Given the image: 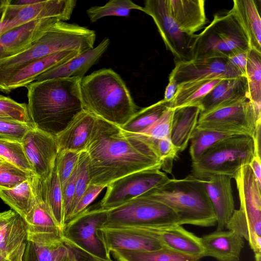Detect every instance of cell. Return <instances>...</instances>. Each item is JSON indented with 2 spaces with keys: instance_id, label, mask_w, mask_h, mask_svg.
I'll list each match as a JSON object with an SVG mask.
<instances>
[{
  "instance_id": "cell-49",
  "label": "cell",
  "mask_w": 261,
  "mask_h": 261,
  "mask_svg": "<svg viewBox=\"0 0 261 261\" xmlns=\"http://www.w3.org/2000/svg\"><path fill=\"white\" fill-rule=\"evenodd\" d=\"M249 50L234 54L227 58L229 64L240 76L246 77V66Z\"/></svg>"
},
{
  "instance_id": "cell-32",
  "label": "cell",
  "mask_w": 261,
  "mask_h": 261,
  "mask_svg": "<svg viewBox=\"0 0 261 261\" xmlns=\"http://www.w3.org/2000/svg\"><path fill=\"white\" fill-rule=\"evenodd\" d=\"M31 178L12 189H0V198L23 219L31 211L36 201Z\"/></svg>"
},
{
  "instance_id": "cell-58",
  "label": "cell",
  "mask_w": 261,
  "mask_h": 261,
  "mask_svg": "<svg viewBox=\"0 0 261 261\" xmlns=\"http://www.w3.org/2000/svg\"><path fill=\"white\" fill-rule=\"evenodd\" d=\"M0 261H9L6 258L4 257L1 254H0Z\"/></svg>"
},
{
  "instance_id": "cell-19",
  "label": "cell",
  "mask_w": 261,
  "mask_h": 261,
  "mask_svg": "<svg viewBox=\"0 0 261 261\" xmlns=\"http://www.w3.org/2000/svg\"><path fill=\"white\" fill-rule=\"evenodd\" d=\"M80 54L65 50L43 57L14 71L0 86V91L8 94L16 89L26 87L40 74L58 66Z\"/></svg>"
},
{
  "instance_id": "cell-45",
  "label": "cell",
  "mask_w": 261,
  "mask_h": 261,
  "mask_svg": "<svg viewBox=\"0 0 261 261\" xmlns=\"http://www.w3.org/2000/svg\"><path fill=\"white\" fill-rule=\"evenodd\" d=\"M33 127V124L0 117V139L21 142L26 133Z\"/></svg>"
},
{
  "instance_id": "cell-34",
  "label": "cell",
  "mask_w": 261,
  "mask_h": 261,
  "mask_svg": "<svg viewBox=\"0 0 261 261\" xmlns=\"http://www.w3.org/2000/svg\"><path fill=\"white\" fill-rule=\"evenodd\" d=\"M249 100L261 114V53L250 49L246 66Z\"/></svg>"
},
{
  "instance_id": "cell-13",
  "label": "cell",
  "mask_w": 261,
  "mask_h": 261,
  "mask_svg": "<svg viewBox=\"0 0 261 261\" xmlns=\"http://www.w3.org/2000/svg\"><path fill=\"white\" fill-rule=\"evenodd\" d=\"M142 11L154 20L166 48L174 56L175 62L193 59L196 34L183 32L169 13L164 0H147Z\"/></svg>"
},
{
  "instance_id": "cell-22",
  "label": "cell",
  "mask_w": 261,
  "mask_h": 261,
  "mask_svg": "<svg viewBox=\"0 0 261 261\" xmlns=\"http://www.w3.org/2000/svg\"><path fill=\"white\" fill-rule=\"evenodd\" d=\"M99 236L108 251H152L163 247L156 239L146 234L118 228L99 227Z\"/></svg>"
},
{
  "instance_id": "cell-51",
  "label": "cell",
  "mask_w": 261,
  "mask_h": 261,
  "mask_svg": "<svg viewBox=\"0 0 261 261\" xmlns=\"http://www.w3.org/2000/svg\"><path fill=\"white\" fill-rule=\"evenodd\" d=\"M177 86L178 84L173 79L169 78V83L166 88L164 98L163 99L165 101L169 103L172 99L176 92Z\"/></svg>"
},
{
  "instance_id": "cell-1",
  "label": "cell",
  "mask_w": 261,
  "mask_h": 261,
  "mask_svg": "<svg viewBox=\"0 0 261 261\" xmlns=\"http://www.w3.org/2000/svg\"><path fill=\"white\" fill-rule=\"evenodd\" d=\"M90 184L107 187L129 174L161 169L162 160L148 137L124 131L97 117L86 146Z\"/></svg>"
},
{
  "instance_id": "cell-35",
  "label": "cell",
  "mask_w": 261,
  "mask_h": 261,
  "mask_svg": "<svg viewBox=\"0 0 261 261\" xmlns=\"http://www.w3.org/2000/svg\"><path fill=\"white\" fill-rule=\"evenodd\" d=\"M168 103L162 99L138 111L120 127L124 131L137 134L154 122L168 107Z\"/></svg>"
},
{
  "instance_id": "cell-48",
  "label": "cell",
  "mask_w": 261,
  "mask_h": 261,
  "mask_svg": "<svg viewBox=\"0 0 261 261\" xmlns=\"http://www.w3.org/2000/svg\"><path fill=\"white\" fill-rule=\"evenodd\" d=\"M77 165L69 179L62 187V199L64 212L65 224L70 216L75 193V184L77 172Z\"/></svg>"
},
{
  "instance_id": "cell-8",
  "label": "cell",
  "mask_w": 261,
  "mask_h": 261,
  "mask_svg": "<svg viewBox=\"0 0 261 261\" xmlns=\"http://www.w3.org/2000/svg\"><path fill=\"white\" fill-rule=\"evenodd\" d=\"M107 212L100 205L87 207L65 223L62 240L77 259H111L98 230L106 223Z\"/></svg>"
},
{
  "instance_id": "cell-10",
  "label": "cell",
  "mask_w": 261,
  "mask_h": 261,
  "mask_svg": "<svg viewBox=\"0 0 261 261\" xmlns=\"http://www.w3.org/2000/svg\"><path fill=\"white\" fill-rule=\"evenodd\" d=\"M259 122L261 114L247 100L200 113L196 127L252 138Z\"/></svg>"
},
{
  "instance_id": "cell-9",
  "label": "cell",
  "mask_w": 261,
  "mask_h": 261,
  "mask_svg": "<svg viewBox=\"0 0 261 261\" xmlns=\"http://www.w3.org/2000/svg\"><path fill=\"white\" fill-rule=\"evenodd\" d=\"M178 222L176 214L169 206L141 195L108 210L107 221L100 227L166 226L178 224Z\"/></svg>"
},
{
  "instance_id": "cell-17",
  "label": "cell",
  "mask_w": 261,
  "mask_h": 261,
  "mask_svg": "<svg viewBox=\"0 0 261 261\" xmlns=\"http://www.w3.org/2000/svg\"><path fill=\"white\" fill-rule=\"evenodd\" d=\"M28 242L24 219L12 210L0 213V254L9 261H22Z\"/></svg>"
},
{
  "instance_id": "cell-54",
  "label": "cell",
  "mask_w": 261,
  "mask_h": 261,
  "mask_svg": "<svg viewBox=\"0 0 261 261\" xmlns=\"http://www.w3.org/2000/svg\"><path fill=\"white\" fill-rule=\"evenodd\" d=\"M77 261H113L112 259L110 260H98V259H77Z\"/></svg>"
},
{
  "instance_id": "cell-4",
  "label": "cell",
  "mask_w": 261,
  "mask_h": 261,
  "mask_svg": "<svg viewBox=\"0 0 261 261\" xmlns=\"http://www.w3.org/2000/svg\"><path fill=\"white\" fill-rule=\"evenodd\" d=\"M142 196L169 206L176 214L178 225L211 227L217 224L215 211L204 179L191 174L183 179H169Z\"/></svg>"
},
{
  "instance_id": "cell-27",
  "label": "cell",
  "mask_w": 261,
  "mask_h": 261,
  "mask_svg": "<svg viewBox=\"0 0 261 261\" xmlns=\"http://www.w3.org/2000/svg\"><path fill=\"white\" fill-rule=\"evenodd\" d=\"M97 117L83 110L55 136L58 152L68 150L80 153L85 151Z\"/></svg>"
},
{
  "instance_id": "cell-7",
  "label": "cell",
  "mask_w": 261,
  "mask_h": 261,
  "mask_svg": "<svg viewBox=\"0 0 261 261\" xmlns=\"http://www.w3.org/2000/svg\"><path fill=\"white\" fill-rule=\"evenodd\" d=\"M240 207L234 210L226 228L234 231L249 243L254 254L261 252V187L249 165L241 167L233 178Z\"/></svg>"
},
{
  "instance_id": "cell-52",
  "label": "cell",
  "mask_w": 261,
  "mask_h": 261,
  "mask_svg": "<svg viewBox=\"0 0 261 261\" xmlns=\"http://www.w3.org/2000/svg\"><path fill=\"white\" fill-rule=\"evenodd\" d=\"M55 261H77L73 252L64 244Z\"/></svg>"
},
{
  "instance_id": "cell-18",
  "label": "cell",
  "mask_w": 261,
  "mask_h": 261,
  "mask_svg": "<svg viewBox=\"0 0 261 261\" xmlns=\"http://www.w3.org/2000/svg\"><path fill=\"white\" fill-rule=\"evenodd\" d=\"M58 21L61 20L56 18L35 20L3 34L0 36V60L26 49Z\"/></svg>"
},
{
  "instance_id": "cell-11",
  "label": "cell",
  "mask_w": 261,
  "mask_h": 261,
  "mask_svg": "<svg viewBox=\"0 0 261 261\" xmlns=\"http://www.w3.org/2000/svg\"><path fill=\"white\" fill-rule=\"evenodd\" d=\"M160 169H149L121 177L107 186L106 194L99 205L110 210L160 186L169 180Z\"/></svg>"
},
{
  "instance_id": "cell-3",
  "label": "cell",
  "mask_w": 261,
  "mask_h": 261,
  "mask_svg": "<svg viewBox=\"0 0 261 261\" xmlns=\"http://www.w3.org/2000/svg\"><path fill=\"white\" fill-rule=\"evenodd\" d=\"M80 90L84 110L120 127L138 111L124 81L111 69H99L82 77Z\"/></svg>"
},
{
  "instance_id": "cell-40",
  "label": "cell",
  "mask_w": 261,
  "mask_h": 261,
  "mask_svg": "<svg viewBox=\"0 0 261 261\" xmlns=\"http://www.w3.org/2000/svg\"><path fill=\"white\" fill-rule=\"evenodd\" d=\"M34 174L4 160L0 164V189H12L30 179Z\"/></svg>"
},
{
  "instance_id": "cell-46",
  "label": "cell",
  "mask_w": 261,
  "mask_h": 261,
  "mask_svg": "<svg viewBox=\"0 0 261 261\" xmlns=\"http://www.w3.org/2000/svg\"><path fill=\"white\" fill-rule=\"evenodd\" d=\"M150 138L162 160L161 168L171 174L173 161L177 157L179 149L173 144L170 138L163 139Z\"/></svg>"
},
{
  "instance_id": "cell-57",
  "label": "cell",
  "mask_w": 261,
  "mask_h": 261,
  "mask_svg": "<svg viewBox=\"0 0 261 261\" xmlns=\"http://www.w3.org/2000/svg\"><path fill=\"white\" fill-rule=\"evenodd\" d=\"M255 261H260V253L255 254Z\"/></svg>"
},
{
  "instance_id": "cell-53",
  "label": "cell",
  "mask_w": 261,
  "mask_h": 261,
  "mask_svg": "<svg viewBox=\"0 0 261 261\" xmlns=\"http://www.w3.org/2000/svg\"><path fill=\"white\" fill-rule=\"evenodd\" d=\"M260 126L261 122L257 123L252 138L254 147V155L260 156Z\"/></svg>"
},
{
  "instance_id": "cell-2",
  "label": "cell",
  "mask_w": 261,
  "mask_h": 261,
  "mask_svg": "<svg viewBox=\"0 0 261 261\" xmlns=\"http://www.w3.org/2000/svg\"><path fill=\"white\" fill-rule=\"evenodd\" d=\"M81 79L35 81L25 87L29 114L35 128L55 137L84 110L80 90Z\"/></svg>"
},
{
  "instance_id": "cell-55",
  "label": "cell",
  "mask_w": 261,
  "mask_h": 261,
  "mask_svg": "<svg viewBox=\"0 0 261 261\" xmlns=\"http://www.w3.org/2000/svg\"><path fill=\"white\" fill-rule=\"evenodd\" d=\"M9 3V0H0V8L6 6Z\"/></svg>"
},
{
  "instance_id": "cell-28",
  "label": "cell",
  "mask_w": 261,
  "mask_h": 261,
  "mask_svg": "<svg viewBox=\"0 0 261 261\" xmlns=\"http://www.w3.org/2000/svg\"><path fill=\"white\" fill-rule=\"evenodd\" d=\"M175 22L186 33L193 35L207 22L203 0H164Z\"/></svg>"
},
{
  "instance_id": "cell-6",
  "label": "cell",
  "mask_w": 261,
  "mask_h": 261,
  "mask_svg": "<svg viewBox=\"0 0 261 261\" xmlns=\"http://www.w3.org/2000/svg\"><path fill=\"white\" fill-rule=\"evenodd\" d=\"M250 49L243 28L230 10L216 14L211 23L196 35L193 59L227 58Z\"/></svg>"
},
{
  "instance_id": "cell-15",
  "label": "cell",
  "mask_w": 261,
  "mask_h": 261,
  "mask_svg": "<svg viewBox=\"0 0 261 261\" xmlns=\"http://www.w3.org/2000/svg\"><path fill=\"white\" fill-rule=\"evenodd\" d=\"M21 144L33 174L46 178L51 173L58 153L55 137L35 127L23 136Z\"/></svg>"
},
{
  "instance_id": "cell-39",
  "label": "cell",
  "mask_w": 261,
  "mask_h": 261,
  "mask_svg": "<svg viewBox=\"0 0 261 261\" xmlns=\"http://www.w3.org/2000/svg\"><path fill=\"white\" fill-rule=\"evenodd\" d=\"M0 157L24 170L32 172L21 142L0 139Z\"/></svg>"
},
{
  "instance_id": "cell-20",
  "label": "cell",
  "mask_w": 261,
  "mask_h": 261,
  "mask_svg": "<svg viewBox=\"0 0 261 261\" xmlns=\"http://www.w3.org/2000/svg\"><path fill=\"white\" fill-rule=\"evenodd\" d=\"M249 100L248 86L246 76L222 80L206 95L196 103L200 113Z\"/></svg>"
},
{
  "instance_id": "cell-42",
  "label": "cell",
  "mask_w": 261,
  "mask_h": 261,
  "mask_svg": "<svg viewBox=\"0 0 261 261\" xmlns=\"http://www.w3.org/2000/svg\"><path fill=\"white\" fill-rule=\"evenodd\" d=\"M89 184V158L87 152L86 151H83L80 153L77 161V172L75 184V193L70 214L73 211Z\"/></svg>"
},
{
  "instance_id": "cell-5",
  "label": "cell",
  "mask_w": 261,
  "mask_h": 261,
  "mask_svg": "<svg viewBox=\"0 0 261 261\" xmlns=\"http://www.w3.org/2000/svg\"><path fill=\"white\" fill-rule=\"evenodd\" d=\"M254 155L253 139L233 135L219 141L192 162L191 175L206 180L214 175L233 178L239 170L249 165Z\"/></svg>"
},
{
  "instance_id": "cell-43",
  "label": "cell",
  "mask_w": 261,
  "mask_h": 261,
  "mask_svg": "<svg viewBox=\"0 0 261 261\" xmlns=\"http://www.w3.org/2000/svg\"><path fill=\"white\" fill-rule=\"evenodd\" d=\"M79 154V152L68 150L58 152L55 161V167L61 188L74 170Z\"/></svg>"
},
{
  "instance_id": "cell-41",
  "label": "cell",
  "mask_w": 261,
  "mask_h": 261,
  "mask_svg": "<svg viewBox=\"0 0 261 261\" xmlns=\"http://www.w3.org/2000/svg\"><path fill=\"white\" fill-rule=\"evenodd\" d=\"M0 117L10 118L33 124L26 103L16 102L10 97L1 94H0Z\"/></svg>"
},
{
  "instance_id": "cell-33",
  "label": "cell",
  "mask_w": 261,
  "mask_h": 261,
  "mask_svg": "<svg viewBox=\"0 0 261 261\" xmlns=\"http://www.w3.org/2000/svg\"><path fill=\"white\" fill-rule=\"evenodd\" d=\"M112 253L118 261H199L200 259L164 247L152 251L116 250Z\"/></svg>"
},
{
  "instance_id": "cell-29",
  "label": "cell",
  "mask_w": 261,
  "mask_h": 261,
  "mask_svg": "<svg viewBox=\"0 0 261 261\" xmlns=\"http://www.w3.org/2000/svg\"><path fill=\"white\" fill-rule=\"evenodd\" d=\"M200 112L197 103L173 109L170 139L179 152L187 147L196 127Z\"/></svg>"
},
{
  "instance_id": "cell-25",
  "label": "cell",
  "mask_w": 261,
  "mask_h": 261,
  "mask_svg": "<svg viewBox=\"0 0 261 261\" xmlns=\"http://www.w3.org/2000/svg\"><path fill=\"white\" fill-rule=\"evenodd\" d=\"M36 198L45 205L48 212L62 231L65 225L62 189L55 164L51 174L46 178L34 175L31 178Z\"/></svg>"
},
{
  "instance_id": "cell-37",
  "label": "cell",
  "mask_w": 261,
  "mask_h": 261,
  "mask_svg": "<svg viewBox=\"0 0 261 261\" xmlns=\"http://www.w3.org/2000/svg\"><path fill=\"white\" fill-rule=\"evenodd\" d=\"M233 135H234L196 127L190 140L189 152L192 161L197 160L216 142Z\"/></svg>"
},
{
  "instance_id": "cell-59",
  "label": "cell",
  "mask_w": 261,
  "mask_h": 261,
  "mask_svg": "<svg viewBox=\"0 0 261 261\" xmlns=\"http://www.w3.org/2000/svg\"><path fill=\"white\" fill-rule=\"evenodd\" d=\"M4 160V159H3L2 158H1L0 157V164H1V163H2Z\"/></svg>"
},
{
  "instance_id": "cell-44",
  "label": "cell",
  "mask_w": 261,
  "mask_h": 261,
  "mask_svg": "<svg viewBox=\"0 0 261 261\" xmlns=\"http://www.w3.org/2000/svg\"><path fill=\"white\" fill-rule=\"evenodd\" d=\"M173 109L168 107L151 125L137 133L155 139L170 138Z\"/></svg>"
},
{
  "instance_id": "cell-30",
  "label": "cell",
  "mask_w": 261,
  "mask_h": 261,
  "mask_svg": "<svg viewBox=\"0 0 261 261\" xmlns=\"http://www.w3.org/2000/svg\"><path fill=\"white\" fill-rule=\"evenodd\" d=\"M231 11L243 28L251 49L261 53V19L257 1L234 0Z\"/></svg>"
},
{
  "instance_id": "cell-23",
  "label": "cell",
  "mask_w": 261,
  "mask_h": 261,
  "mask_svg": "<svg viewBox=\"0 0 261 261\" xmlns=\"http://www.w3.org/2000/svg\"><path fill=\"white\" fill-rule=\"evenodd\" d=\"M110 41L106 38L95 47L78 54L66 62L39 75L36 81L57 78L76 77L82 78L108 49Z\"/></svg>"
},
{
  "instance_id": "cell-21",
  "label": "cell",
  "mask_w": 261,
  "mask_h": 261,
  "mask_svg": "<svg viewBox=\"0 0 261 261\" xmlns=\"http://www.w3.org/2000/svg\"><path fill=\"white\" fill-rule=\"evenodd\" d=\"M231 179V177L227 175H214L204 180L216 216L217 231L226 228L234 211Z\"/></svg>"
},
{
  "instance_id": "cell-47",
  "label": "cell",
  "mask_w": 261,
  "mask_h": 261,
  "mask_svg": "<svg viewBox=\"0 0 261 261\" xmlns=\"http://www.w3.org/2000/svg\"><path fill=\"white\" fill-rule=\"evenodd\" d=\"M105 188L106 187L104 186L89 184L66 222L86 210Z\"/></svg>"
},
{
  "instance_id": "cell-36",
  "label": "cell",
  "mask_w": 261,
  "mask_h": 261,
  "mask_svg": "<svg viewBox=\"0 0 261 261\" xmlns=\"http://www.w3.org/2000/svg\"><path fill=\"white\" fill-rule=\"evenodd\" d=\"M143 7L130 0H111L102 6H92L87 10V14L91 22L110 16H129L132 10L142 11Z\"/></svg>"
},
{
  "instance_id": "cell-50",
  "label": "cell",
  "mask_w": 261,
  "mask_h": 261,
  "mask_svg": "<svg viewBox=\"0 0 261 261\" xmlns=\"http://www.w3.org/2000/svg\"><path fill=\"white\" fill-rule=\"evenodd\" d=\"M251 168L259 186L261 187V158L254 155L249 164Z\"/></svg>"
},
{
  "instance_id": "cell-38",
  "label": "cell",
  "mask_w": 261,
  "mask_h": 261,
  "mask_svg": "<svg viewBox=\"0 0 261 261\" xmlns=\"http://www.w3.org/2000/svg\"><path fill=\"white\" fill-rule=\"evenodd\" d=\"M64 245L63 241L52 243L28 241L22 261H55Z\"/></svg>"
},
{
  "instance_id": "cell-16",
  "label": "cell",
  "mask_w": 261,
  "mask_h": 261,
  "mask_svg": "<svg viewBox=\"0 0 261 261\" xmlns=\"http://www.w3.org/2000/svg\"><path fill=\"white\" fill-rule=\"evenodd\" d=\"M240 76L229 64L227 58H198L175 62L169 78L180 83L207 79Z\"/></svg>"
},
{
  "instance_id": "cell-26",
  "label": "cell",
  "mask_w": 261,
  "mask_h": 261,
  "mask_svg": "<svg viewBox=\"0 0 261 261\" xmlns=\"http://www.w3.org/2000/svg\"><path fill=\"white\" fill-rule=\"evenodd\" d=\"M24 220L27 224L28 241L40 243L63 241L62 231L49 214L45 204L37 198Z\"/></svg>"
},
{
  "instance_id": "cell-31",
  "label": "cell",
  "mask_w": 261,
  "mask_h": 261,
  "mask_svg": "<svg viewBox=\"0 0 261 261\" xmlns=\"http://www.w3.org/2000/svg\"><path fill=\"white\" fill-rule=\"evenodd\" d=\"M223 79H207L178 84L173 98L168 104V107L175 109L196 103Z\"/></svg>"
},
{
  "instance_id": "cell-14",
  "label": "cell",
  "mask_w": 261,
  "mask_h": 261,
  "mask_svg": "<svg viewBox=\"0 0 261 261\" xmlns=\"http://www.w3.org/2000/svg\"><path fill=\"white\" fill-rule=\"evenodd\" d=\"M112 228H122L143 233L156 239L163 247L199 259L204 257L201 238L178 224L158 226L130 225Z\"/></svg>"
},
{
  "instance_id": "cell-56",
  "label": "cell",
  "mask_w": 261,
  "mask_h": 261,
  "mask_svg": "<svg viewBox=\"0 0 261 261\" xmlns=\"http://www.w3.org/2000/svg\"><path fill=\"white\" fill-rule=\"evenodd\" d=\"M6 6L0 8V24L1 23L2 18L3 16V14H4Z\"/></svg>"
},
{
  "instance_id": "cell-24",
  "label": "cell",
  "mask_w": 261,
  "mask_h": 261,
  "mask_svg": "<svg viewBox=\"0 0 261 261\" xmlns=\"http://www.w3.org/2000/svg\"><path fill=\"white\" fill-rule=\"evenodd\" d=\"M200 238L204 257H212L217 261H239L244 241L234 231L216 230Z\"/></svg>"
},
{
  "instance_id": "cell-12",
  "label": "cell",
  "mask_w": 261,
  "mask_h": 261,
  "mask_svg": "<svg viewBox=\"0 0 261 261\" xmlns=\"http://www.w3.org/2000/svg\"><path fill=\"white\" fill-rule=\"evenodd\" d=\"M75 0H37L24 6H6L0 24V36L30 22L56 18L62 21L69 20L76 6Z\"/></svg>"
}]
</instances>
